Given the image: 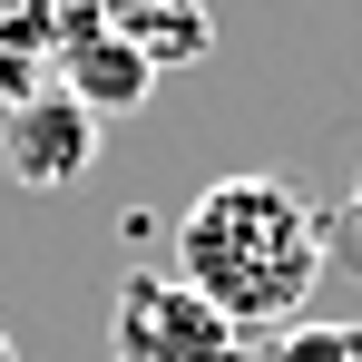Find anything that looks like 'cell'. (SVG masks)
<instances>
[{"mask_svg": "<svg viewBox=\"0 0 362 362\" xmlns=\"http://www.w3.org/2000/svg\"><path fill=\"white\" fill-rule=\"evenodd\" d=\"M49 30H59V88H69V98H78L98 127L127 118V108H147L157 69L137 59L108 20H88V0H59V10H49Z\"/></svg>", "mask_w": 362, "mask_h": 362, "instance_id": "cell-4", "label": "cell"}, {"mask_svg": "<svg viewBox=\"0 0 362 362\" xmlns=\"http://www.w3.org/2000/svg\"><path fill=\"white\" fill-rule=\"evenodd\" d=\"M108 362H245V333L167 264L127 274L108 303Z\"/></svg>", "mask_w": 362, "mask_h": 362, "instance_id": "cell-2", "label": "cell"}, {"mask_svg": "<svg viewBox=\"0 0 362 362\" xmlns=\"http://www.w3.org/2000/svg\"><path fill=\"white\" fill-rule=\"evenodd\" d=\"M0 362H20V343H10V333H0Z\"/></svg>", "mask_w": 362, "mask_h": 362, "instance_id": "cell-8", "label": "cell"}, {"mask_svg": "<svg viewBox=\"0 0 362 362\" xmlns=\"http://www.w3.org/2000/svg\"><path fill=\"white\" fill-rule=\"evenodd\" d=\"M245 362H362V323H284V333H264Z\"/></svg>", "mask_w": 362, "mask_h": 362, "instance_id": "cell-6", "label": "cell"}, {"mask_svg": "<svg viewBox=\"0 0 362 362\" xmlns=\"http://www.w3.org/2000/svg\"><path fill=\"white\" fill-rule=\"evenodd\" d=\"M323 255H353V264H362V186H353L343 216H323Z\"/></svg>", "mask_w": 362, "mask_h": 362, "instance_id": "cell-7", "label": "cell"}, {"mask_svg": "<svg viewBox=\"0 0 362 362\" xmlns=\"http://www.w3.org/2000/svg\"><path fill=\"white\" fill-rule=\"evenodd\" d=\"M323 206H303L284 177H226L186 206L177 226V284L216 303L235 333H284L323 284Z\"/></svg>", "mask_w": 362, "mask_h": 362, "instance_id": "cell-1", "label": "cell"}, {"mask_svg": "<svg viewBox=\"0 0 362 362\" xmlns=\"http://www.w3.org/2000/svg\"><path fill=\"white\" fill-rule=\"evenodd\" d=\"M88 20H108L147 69H196L206 49H216L206 0H88Z\"/></svg>", "mask_w": 362, "mask_h": 362, "instance_id": "cell-5", "label": "cell"}, {"mask_svg": "<svg viewBox=\"0 0 362 362\" xmlns=\"http://www.w3.org/2000/svg\"><path fill=\"white\" fill-rule=\"evenodd\" d=\"M0 157H10V177H20V186L59 196V186L88 177V157H98V118L69 98L59 78H49V88H20V98L0 108Z\"/></svg>", "mask_w": 362, "mask_h": 362, "instance_id": "cell-3", "label": "cell"}]
</instances>
